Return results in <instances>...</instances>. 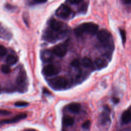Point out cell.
Returning a JSON list of instances; mask_svg holds the SVG:
<instances>
[{"mask_svg":"<svg viewBox=\"0 0 131 131\" xmlns=\"http://www.w3.org/2000/svg\"><path fill=\"white\" fill-rule=\"evenodd\" d=\"M99 26L96 24L93 23H85L77 27L74 32L78 37L82 36L83 34L94 35L98 32Z\"/></svg>","mask_w":131,"mask_h":131,"instance_id":"1","label":"cell"},{"mask_svg":"<svg viewBox=\"0 0 131 131\" xmlns=\"http://www.w3.org/2000/svg\"><path fill=\"white\" fill-rule=\"evenodd\" d=\"M49 85L54 90H61L67 88L69 84L66 78L61 76L55 77L48 81Z\"/></svg>","mask_w":131,"mask_h":131,"instance_id":"2","label":"cell"},{"mask_svg":"<svg viewBox=\"0 0 131 131\" xmlns=\"http://www.w3.org/2000/svg\"><path fill=\"white\" fill-rule=\"evenodd\" d=\"M97 37L99 41L104 46L110 45L112 40L111 33L105 29H102L97 33Z\"/></svg>","mask_w":131,"mask_h":131,"instance_id":"3","label":"cell"},{"mask_svg":"<svg viewBox=\"0 0 131 131\" xmlns=\"http://www.w3.org/2000/svg\"><path fill=\"white\" fill-rule=\"evenodd\" d=\"M16 86L18 90L20 92H24L27 90V76L24 71H21L16 78Z\"/></svg>","mask_w":131,"mask_h":131,"instance_id":"4","label":"cell"},{"mask_svg":"<svg viewBox=\"0 0 131 131\" xmlns=\"http://www.w3.org/2000/svg\"><path fill=\"white\" fill-rule=\"evenodd\" d=\"M61 70V68L58 65L49 64L45 66L42 69V73L47 76H52L58 74Z\"/></svg>","mask_w":131,"mask_h":131,"instance_id":"5","label":"cell"},{"mask_svg":"<svg viewBox=\"0 0 131 131\" xmlns=\"http://www.w3.org/2000/svg\"><path fill=\"white\" fill-rule=\"evenodd\" d=\"M71 13V9L65 5H61L56 10V14L59 17L63 19L68 18Z\"/></svg>","mask_w":131,"mask_h":131,"instance_id":"6","label":"cell"},{"mask_svg":"<svg viewBox=\"0 0 131 131\" xmlns=\"http://www.w3.org/2000/svg\"><path fill=\"white\" fill-rule=\"evenodd\" d=\"M50 29V30L48 29L45 32L43 37V39L46 41L49 42L53 43L56 42L58 39L60 38V36H59L57 34L55 33V31H53L51 28Z\"/></svg>","mask_w":131,"mask_h":131,"instance_id":"7","label":"cell"},{"mask_svg":"<svg viewBox=\"0 0 131 131\" xmlns=\"http://www.w3.org/2000/svg\"><path fill=\"white\" fill-rule=\"evenodd\" d=\"M67 52L66 46L63 43H60L55 46L53 49V53L59 57L65 56Z\"/></svg>","mask_w":131,"mask_h":131,"instance_id":"8","label":"cell"},{"mask_svg":"<svg viewBox=\"0 0 131 131\" xmlns=\"http://www.w3.org/2000/svg\"><path fill=\"white\" fill-rule=\"evenodd\" d=\"M49 25L50 28L55 32H59L60 33L63 32V24L55 19L52 18L50 20Z\"/></svg>","mask_w":131,"mask_h":131,"instance_id":"9","label":"cell"},{"mask_svg":"<svg viewBox=\"0 0 131 131\" xmlns=\"http://www.w3.org/2000/svg\"><path fill=\"white\" fill-rule=\"evenodd\" d=\"M27 115L26 114H20L15 116L12 118L3 120L1 121H0V125H2L4 124H11L17 122L20 120L26 118L27 117Z\"/></svg>","mask_w":131,"mask_h":131,"instance_id":"10","label":"cell"},{"mask_svg":"<svg viewBox=\"0 0 131 131\" xmlns=\"http://www.w3.org/2000/svg\"><path fill=\"white\" fill-rule=\"evenodd\" d=\"M53 53L50 50H45L41 53V58L43 62H47L51 61L53 59Z\"/></svg>","mask_w":131,"mask_h":131,"instance_id":"11","label":"cell"},{"mask_svg":"<svg viewBox=\"0 0 131 131\" xmlns=\"http://www.w3.org/2000/svg\"><path fill=\"white\" fill-rule=\"evenodd\" d=\"M80 108V105L77 103H72L68 105V110L73 113H78Z\"/></svg>","mask_w":131,"mask_h":131,"instance_id":"12","label":"cell"},{"mask_svg":"<svg viewBox=\"0 0 131 131\" xmlns=\"http://www.w3.org/2000/svg\"><path fill=\"white\" fill-rule=\"evenodd\" d=\"M131 120V114L129 111H124L121 116V121L123 123L127 124Z\"/></svg>","mask_w":131,"mask_h":131,"instance_id":"13","label":"cell"},{"mask_svg":"<svg viewBox=\"0 0 131 131\" xmlns=\"http://www.w3.org/2000/svg\"><path fill=\"white\" fill-rule=\"evenodd\" d=\"M17 60L18 59L15 56L13 55H9L7 57L6 61L8 65L13 66L17 62Z\"/></svg>","mask_w":131,"mask_h":131,"instance_id":"14","label":"cell"},{"mask_svg":"<svg viewBox=\"0 0 131 131\" xmlns=\"http://www.w3.org/2000/svg\"><path fill=\"white\" fill-rule=\"evenodd\" d=\"M63 123L67 126H71L74 123V119L70 116H64L63 118Z\"/></svg>","mask_w":131,"mask_h":131,"instance_id":"15","label":"cell"},{"mask_svg":"<svg viewBox=\"0 0 131 131\" xmlns=\"http://www.w3.org/2000/svg\"><path fill=\"white\" fill-rule=\"evenodd\" d=\"M95 63L98 68H103L106 66V62L100 58H97L95 59Z\"/></svg>","mask_w":131,"mask_h":131,"instance_id":"16","label":"cell"},{"mask_svg":"<svg viewBox=\"0 0 131 131\" xmlns=\"http://www.w3.org/2000/svg\"><path fill=\"white\" fill-rule=\"evenodd\" d=\"M82 64L86 68L90 67L92 65V61L91 60V59H90L88 57H84L83 58L82 61Z\"/></svg>","mask_w":131,"mask_h":131,"instance_id":"17","label":"cell"},{"mask_svg":"<svg viewBox=\"0 0 131 131\" xmlns=\"http://www.w3.org/2000/svg\"><path fill=\"white\" fill-rule=\"evenodd\" d=\"M119 32L121 36V38L122 39V43L124 44L126 40V32L123 29H119Z\"/></svg>","mask_w":131,"mask_h":131,"instance_id":"18","label":"cell"},{"mask_svg":"<svg viewBox=\"0 0 131 131\" xmlns=\"http://www.w3.org/2000/svg\"><path fill=\"white\" fill-rule=\"evenodd\" d=\"M1 71L4 74H8L10 72L11 69L9 66L7 64H3L1 66Z\"/></svg>","mask_w":131,"mask_h":131,"instance_id":"19","label":"cell"},{"mask_svg":"<svg viewBox=\"0 0 131 131\" xmlns=\"http://www.w3.org/2000/svg\"><path fill=\"white\" fill-rule=\"evenodd\" d=\"M14 105L17 107H24V106H27L28 105V103L26 101H20L16 102L14 103Z\"/></svg>","mask_w":131,"mask_h":131,"instance_id":"20","label":"cell"},{"mask_svg":"<svg viewBox=\"0 0 131 131\" xmlns=\"http://www.w3.org/2000/svg\"><path fill=\"white\" fill-rule=\"evenodd\" d=\"M7 53L6 48L3 45H0V56H4Z\"/></svg>","mask_w":131,"mask_h":131,"instance_id":"21","label":"cell"},{"mask_svg":"<svg viewBox=\"0 0 131 131\" xmlns=\"http://www.w3.org/2000/svg\"><path fill=\"white\" fill-rule=\"evenodd\" d=\"M90 125H91L90 121V120H86L82 124V127L84 129H88L90 128Z\"/></svg>","mask_w":131,"mask_h":131,"instance_id":"22","label":"cell"},{"mask_svg":"<svg viewBox=\"0 0 131 131\" xmlns=\"http://www.w3.org/2000/svg\"><path fill=\"white\" fill-rule=\"evenodd\" d=\"M80 61L78 59H75L71 62V66L74 67H78L80 66Z\"/></svg>","mask_w":131,"mask_h":131,"instance_id":"23","label":"cell"},{"mask_svg":"<svg viewBox=\"0 0 131 131\" xmlns=\"http://www.w3.org/2000/svg\"><path fill=\"white\" fill-rule=\"evenodd\" d=\"M82 0H68V2L71 4H78L80 3Z\"/></svg>","mask_w":131,"mask_h":131,"instance_id":"24","label":"cell"},{"mask_svg":"<svg viewBox=\"0 0 131 131\" xmlns=\"http://www.w3.org/2000/svg\"><path fill=\"white\" fill-rule=\"evenodd\" d=\"M10 114L9 111H8L5 110H0V114L2 115H8Z\"/></svg>","mask_w":131,"mask_h":131,"instance_id":"25","label":"cell"},{"mask_svg":"<svg viewBox=\"0 0 131 131\" xmlns=\"http://www.w3.org/2000/svg\"><path fill=\"white\" fill-rule=\"evenodd\" d=\"M33 1L37 3H44L47 1V0H33Z\"/></svg>","mask_w":131,"mask_h":131,"instance_id":"26","label":"cell"},{"mask_svg":"<svg viewBox=\"0 0 131 131\" xmlns=\"http://www.w3.org/2000/svg\"><path fill=\"white\" fill-rule=\"evenodd\" d=\"M112 100L114 103H118L119 102V99L118 98H113Z\"/></svg>","mask_w":131,"mask_h":131,"instance_id":"27","label":"cell"},{"mask_svg":"<svg viewBox=\"0 0 131 131\" xmlns=\"http://www.w3.org/2000/svg\"><path fill=\"white\" fill-rule=\"evenodd\" d=\"M122 3L124 4H131V0H122Z\"/></svg>","mask_w":131,"mask_h":131,"instance_id":"28","label":"cell"},{"mask_svg":"<svg viewBox=\"0 0 131 131\" xmlns=\"http://www.w3.org/2000/svg\"><path fill=\"white\" fill-rule=\"evenodd\" d=\"M104 108L106 111V112H110L111 111V109L110 108V107L106 105L104 106Z\"/></svg>","mask_w":131,"mask_h":131,"instance_id":"29","label":"cell"},{"mask_svg":"<svg viewBox=\"0 0 131 131\" xmlns=\"http://www.w3.org/2000/svg\"><path fill=\"white\" fill-rule=\"evenodd\" d=\"M1 27H0V30H1ZM1 33L0 32V34H1ZM0 36H1V34H0Z\"/></svg>","mask_w":131,"mask_h":131,"instance_id":"30","label":"cell"}]
</instances>
